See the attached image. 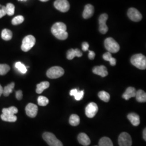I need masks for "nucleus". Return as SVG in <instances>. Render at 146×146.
Returning <instances> with one entry per match:
<instances>
[{"label": "nucleus", "mask_w": 146, "mask_h": 146, "mask_svg": "<svg viewBox=\"0 0 146 146\" xmlns=\"http://www.w3.org/2000/svg\"><path fill=\"white\" fill-rule=\"evenodd\" d=\"M51 31L53 35L58 40H64L68 38V34L67 32V26L64 23H55L52 27Z\"/></svg>", "instance_id": "nucleus-1"}, {"label": "nucleus", "mask_w": 146, "mask_h": 146, "mask_svg": "<svg viewBox=\"0 0 146 146\" xmlns=\"http://www.w3.org/2000/svg\"><path fill=\"white\" fill-rule=\"evenodd\" d=\"M42 137L49 146H63L62 142L52 133L45 132L43 133Z\"/></svg>", "instance_id": "nucleus-3"}, {"label": "nucleus", "mask_w": 146, "mask_h": 146, "mask_svg": "<svg viewBox=\"0 0 146 146\" xmlns=\"http://www.w3.org/2000/svg\"><path fill=\"white\" fill-rule=\"evenodd\" d=\"M89 47V45L88 42H84L82 43V50L84 51V52H86V51L88 50Z\"/></svg>", "instance_id": "nucleus-37"}, {"label": "nucleus", "mask_w": 146, "mask_h": 146, "mask_svg": "<svg viewBox=\"0 0 146 146\" xmlns=\"http://www.w3.org/2000/svg\"><path fill=\"white\" fill-rule=\"evenodd\" d=\"M127 118L130 121L131 124L134 126H137L140 123V116L134 113H131L127 116Z\"/></svg>", "instance_id": "nucleus-18"}, {"label": "nucleus", "mask_w": 146, "mask_h": 146, "mask_svg": "<svg viewBox=\"0 0 146 146\" xmlns=\"http://www.w3.org/2000/svg\"><path fill=\"white\" fill-rule=\"evenodd\" d=\"M5 15H7L5 6L0 5V18H2Z\"/></svg>", "instance_id": "nucleus-35"}, {"label": "nucleus", "mask_w": 146, "mask_h": 146, "mask_svg": "<svg viewBox=\"0 0 146 146\" xmlns=\"http://www.w3.org/2000/svg\"><path fill=\"white\" fill-rule=\"evenodd\" d=\"M2 94H3V88L2 86L0 84V96H1Z\"/></svg>", "instance_id": "nucleus-40"}, {"label": "nucleus", "mask_w": 146, "mask_h": 146, "mask_svg": "<svg viewBox=\"0 0 146 146\" xmlns=\"http://www.w3.org/2000/svg\"><path fill=\"white\" fill-rule=\"evenodd\" d=\"M36 42V39L35 37L33 35H28L25 37L23 41L21 46V49L23 52H28L35 45Z\"/></svg>", "instance_id": "nucleus-5"}, {"label": "nucleus", "mask_w": 146, "mask_h": 146, "mask_svg": "<svg viewBox=\"0 0 146 146\" xmlns=\"http://www.w3.org/2000/svg\"><path fill=\"white\" fill-rule=\"evenodd\" d=\"M98 106L95 102L89 103L86 108L85 113L89 118H93L98 111Z\"/></svg>", "instance_id": "nucleus-9"}, {"label": "nucleus", "mask_w": 146, "mask_h": 146, "mask_svg": "<svg viewBox=\"0 0 146 146\" xmlns=\"http://www.w3.org/2000/svg\"><path fill=\"white\" fill-rule=\"evenodd\" d=\"M1 118L4 121L9 122H14L17 120V117L15 115H7L2 114L1 115Z\"/></svg>", "instance_id": "nucleus-27"}, {"label": "nucleus", "mask_w": 146, "mask_h": 146, "mask_svg": "<svg viewBox=\"0 0 146 146\" xmlns=\"http://www.w3.org/2000/svg\"><path fill=\"white\" fill-rule=\"evenodd\" d=\"M136 99L139 102H146V94L145 92L140 89L136 92Z\"/></svg>", "instance_id": "nucleus-20"}, {"label": "nucleus", "mask_w": 146, "mask_h": 146, "mask_svg": "<svg viewBox=\"0 0 146 146\" xmlns=\"http://www.w3.org/2000/svg\"><path fill=\"white\" fill-rule=\"evenodd\" d=\"M108 16L107 14H102L100 16L99 18V31L101 34H105L108 31V28L106 25V22L108 20Z\"/></svg>", "instance_id": "nucleus-10"}, {"label": "nucleus", "mask_w": 146, "mask_h": 146, "mask_svg": "<svg viewBox=\"0 0 146 146\" xmlns=\"http://www.w3.org/2000/svg\"><path fill=\"white\" fill-rule=\"evenodd\" d=\"M118 142L120 146H131L132 145V140L131 135L126 132H123L120 134Z\"/></svg>", "instance_id": "nucleus-7"}, {"label": "nucleus", "mask_w": 146, "mask_h": 146, "mask_svg": "<svg viewBox=\"0 0 146 146\" xmlns=\"http://www.w3.org/2000/svg\"><path fill=\"white\" fill-rule=\"evenodd\" d=\"M64 73V70L62 67L59 66H54L49 68L47 72L48 78L55 79L61 77Z\"/></svg>", "instance_id": "nucleus-6"}, {"label": "nucleus", "mask_w": 146, "mask_h": 146, "mask_svg": "<svg viewBox=\"0 0 146 146\" xmlns=\"http://www.w3.org/2000/svg\"><path fill=\"white\" fill-rule=\"evenodd\" d=\"M25 110L27 115L29 117L34 118L36 116L38 111V107L36 104L29 103L27 105Z\"/></svg>", "instance_id": "nucleus-12"}, {"label": "nucleus", "mask_w": 146, "mask_h": 146, "mask_svg": "<svg viewBox=\"0 0 146 146\" xmlns=\"http://www.w3.org/2000/svg\"><path fill=\"white\" fill-rule=\"evenodd\" d=\"M103 58L104 59L105 61H109L110 64L112 66H114L116 64V60L115 58H113L111 56V53L110 52H107L104 53L103 55Z\"/></svg>", "instance_id": "nucleus-22"}, {"label": "nucleus", "mask_w": 146, "mask_h": 146, "mask_svg": "<svg viewBox=\"0 0 146 146\" xmlns=\"http://www.w3.org/2000/svg\"><path fill=\"white\" fill-rule=\"evenodd\" d=\"M17 113H18V110L14 106H11L9 108H3L2 110V114H4L15 115Z\"/></svg>", "instance_id": "nucleus-28"}, {"label": "nucleus", "mask_w": 146, "mask_h": 146, "mask_svg": "<svg viewBox=\"0 0 146 146\" xmlns=\"http://www.w3.org/2000/svg\"><path fill=\"white\" fill-rule=\"evenodd\" d=\"M24 17L23 16L19 15L15 17L11 21L13 25H17L22 23L24 21Z\"/></svg>", "instance_id": "nucleus-34"}, {"label": "nucleus", "mask_w": 146, "mask_h": 146, "mask_svg": "<svg viewBox=\"0 0 146 146\" xmlns=\"http://www.w3.org/2000/svg\"><path fill=\"white\" fill-rule=\"evenodd\" d=\"M99 146H113L111 139L108 137H103L100 140Z\"/></svg>", "instance_id": "nucleus-26"}, {"label": "nucleus", "mask_w": 146, "mask_h": 146, "mask_svg": "<svg viewBox=\"0 0 146 146\" xmlns=\"http://www.w3.org/2000/svg\"><path fill=\"white\" fill-rule=\"evenodd\" d=\"M100 99L105 102H108L110 100V95L105 91H101L98 93Z\"/></svg>", "instance_id": "nucleus-29"}, {"label": "nucleus", "mask_w": 146, "mask_h": 146, "mask_svg": "<svg viewBox=\"0 0 146 146\" xmlns=\"http://www.w3.org/2000/svg\"><path fill=\"white\" fill-rule=\"evenodd\" d=\"M70 95L74 96L75 99L76 100L80 101L82 99L84 98V90L78 91L77 89H73L70 92Z\"/></svg>", "instance_id": "nucleus-19"}, {"label": "nucleus", "mask_w": 146, "mask_h": 146, "mask_svg": "<svg viewBox=\"0 0 146 146\" xmlns=\"http://www.w3.org/2000/svg\"><path fill=\"white\" fill-rule=\"evenodd\" d=\"M78 140L81 145L84 146H88L91 142L88 135L84 133H81L78 134Z\"/></svg>", "instance_id": "nucleus-15"}, {"label": "nucleus", "mask_w": 146, "mask_h": 146, "mask_svg": "<svg viewBox=\"0 0 146 146\" xmlns=\"http://www.w3.org/2000/svg\"><path fill=\"white\" fill-rule=\"evenodd\" d=\"M136 92L135 88L129 87L125 90V92L122 95V98L125 100H128L131 98L135 97Z\"/></svg>", "instance_id": "nucleus-17"}, {"label": "nucleus", "mask_w": 146, "mask_h": 146, "mask_svg": "<svg viewBox=\"0 0 146 146\" xmlns=\"http://www.w3.org/2000/svg\"><path fill=\"white\" fill-rule=\"evenodd\" d=\"M82 56V52L78 49H70L67 52V58L69 60H73L76 56L81 57Z\"/></svg>", "instance_id": "nucleus-16"}, {"label": "nucleus", "mask_w": 146, "mask_h": 146, "mask_svg": "<svg viewBox=\"0 0 146 146\" xmlns=\"http://www.w3.org/2000/svg\"><path fill=\"white\" fill-rule=\"evenodd\" d=\"M23 97V94L22 91L21 90H19L18 91L16 92V98L18 100H21Z\"/></svg>", "instance_id": "nucleus-36"}, {"label": "nucleus", "mask_w": 146, "mask_h": 146, "mask_svg": "<svg viewBox=\"0 0 146 146\" xmlns=\"http://www.w3.org/2000/svg\"><path fill=\"white\" fill-rule=\"evenodd\" d=\"M10 70V67L6 64H0V75H4Z\"/></svg>", "instance_id": "nucleus-33"}, {"label": "nucleus", "mask_w": 146, "mask_h": 146, "mask_svg": "<svg viewBox=\"0 0 146 146\" xmlns=\"http://www.w3.org/2000/svg\"><path fill=\"white\" fill-rule=\"evenodd\" d=\"M89 55L88 57L89 58L90 60H94V58L95 56V53L93 52V51H90L89 50Z\"/></svg>", "instance_id": "nucleus-38"}, {"label": "nucleus", "mask_w": 146, "mask_h": 146, "mask_svg": "<svg viewBox=\"0 0 146 146\" xmlns=\"http://www.w3.org/2000/svg\"><path fill=\"white\" fill-rule=\"evenodd\" d=\"M131 63L135 67L141 70L146 69V58L142 54L134 55L131 58Z\"/></svg>", "instance_id": "nucleus-2"}, {"label": "nucleus", "mask_w": 146, "mask_h": 146, "mask_svg": "<svg viewBox=\"0 0 146 146\" xmlns=\"http://www.w3.org/2000/svg\"><path fill=\"white\" fill-rule=\"evenodd\" d=\"M15 84L14 82H11V84L6 86L4 88H3V94L5 96H9L12 93L13 89L14 88Z\"/></svg>", "instance_id": "nucleus-24"}, {"label": "nucleus", "mask_w": 146, "mask_h": 146, "mask_svg": "<svg viewBox=\"0 0 146 146\" xmlns=\"http://www.w3.org/2000/svg\"><path fill=\"white\" fill-rule=\"evenodd\" d=\"M6 7V11H7V15L9 16L13 15L14 14L15 12V6L11 3H7Z\"/></svg>", "instance_id": "nucleus-30"}, {"label": "nucleus", "mask_w": 146, "mask_h": 146, "mask_svg": "<svg viewBox=\"0 0 146 146\" xmlns=\"http://www.w3.org/2000/svg\"><path fill=\"white\" fill-rule=\"evenodd\" d=\"M143 138L145 140V141H146V128L143 131Z\"/></svg>", "instance_id": "nucleus-39"}, {"label": "nucleus", "mask_w": 146, "mask_h": 146, "mask_svg": "<svg viewBox=\"0 0 146 146\" xmlns=\"http://www.w3.org/2000/svg\"><path fill=\"white\" fill-rule=\"evenodd\" d=\"M54 5L56 9L63 13L67 12L70 9V5L67 0H56Z\"/></svg>", "instance_id": "nucleus-8"}, {"label": "nucleus", "mask_w": 146, "mask_h": 146, "mask_svg": "<svg viewBox=\"0 0 146 146\" xmlns=\"http://www.w3.org/2000/svg\"><path fill=\"white\" fill-rule=\"evenodd\" d=\"M69 123L73 126H76L80 124V119L78 115L76 114H72L69 117Z\"/></svg>", "instance_id": "nucleus-25"}, {"label": "nucleus", "mask_w": 146, "mask_h": 146, "mask_svg": "<svg viewBox=\"0 0 146 146\" xmlns=\"http://www.w3.org/2000/svg\"><path fill=\"white\" fill-rule=\"evenodd\" d=\"M38 104L40 106H46L49 104V100L43 96H40L37 99Z\"/></svg>", "instance_id": "nucleus-31"}, {"label": "nucleus", "mask_w": 146, "mask_h": 146, "mask_svg": "<svg viewBox=\"0 0 146 146\" xmlns=\"http://www.w3.org/2000/svg\"><path fill=\"white\" fill-rule=\"evenodd\" d=\"M20 1H24V0H20Z\"/></svg>", "instance_id": "nucleus-42"}, {"label": "nucleus", "mask_w": 146, "mask_h": 146, "mask_svg": "<svg viewBox=\"0 0 146 146\" xmlns=\"http://www.w3.org/2000/svg\"><path fill=\"white\" fill-rule=\"evenodd\" d=\"M94 8L93 5L88 4L85 6L83 12V17L84 19H88L93 15Z\"/></svg>", "instance_id": "nucleus-14"}, {"label": "nucleus", "mask_w": 146, "mask_h": 146, "mask_svg": "<svg viewBox=\"0 0 146 146\" xmlns=\"http://www.w3.org/2000/svg\"><path fill=\"white\" fill-rule=\"evenodd\" d=\"M1 37L5 41H9L12 38L13 33L11 30L8 29H3L1 33Z\"/></svg>", "instance_id": "nucleus-23"}, {"label": "nucleus", "mask_w": 146, "mask_h": 146, "mask_svg": "<svg viewBox=\"0 0 146 146\" xmlns=\"http://www.w3.org/2000/svg\"><path fill=\"white\" fill-rule=\"evenodd\" d=\"M104 47L110 53H116L120 50V46L115 40L111 37L107 38L104 41Z\"/></svg>", "instance_id": "nucleus-4"}, {"label": "nucleus", "mask_w": 146, "mask_h": 146, "mask_svg": "<svg viewBox=\"0 0 146 146\" xmlns=\"http://www.w3.org/2000/svg\"><path fill=\"white\" fill-rule=\"evenodd\" d=\"M93 72L95 74L98 75L101 77H106L108 75V72L107 69L104 66H96L93 69Z\"/></svg>", "instance_id": "nucleus-13"}, {"label": "nucleus", "mask_w": 146, "mask_h": 146, "mask_svg": "<svg viewBox=\"0 0 146 146\" xmlns=\"http://www.w3.org/2000/svg\"><path fill=\"white\" fill-rule=\"evenodd\" d=\"M127 15L131 21L139 22L142 19V16L140 11L134 8H131L128 9Z\"/></svg>", "instance_id": "nucleus-11"}, {"label": "nucleus", "mask_w": 146, "mask_h": 146, "mask_svg": "<svg viewBox=\"0 0 146 146\" xmlns=\"http://www.w3.org/2000/svg\"><path fill=\"white\" fill-rule=\"evenodd\" d=\"M40 1H41V2H47L48 1H49V0H40Z\"/></svg>", "instance_id": "nucleus-41"}, {"label": "nucleus", "mask_w": 146, "mask_h": 146, "mask_svg": "<svg viewBox=\"0 0 146 146\" xmlns=\"http://www.w3.org/2000/svg\"><path fill=\"white\" fill-rule=\"evenodd\" d=\"M15 67L22 74H25L27 72L26 67L20 62H17L15 63Z\"/></svg>", "instance_id": "nucleus-32"}, {"label": "nucleus", "mask_w": 146, "mask_h": 146, "mask_svg": "<svg viewBox=\"0 0 146 146\" xmlns=\"http://www.w3.org/2000/svg\"><path fill=\"white\" fill-rule=\"evenodd\" d=\"M50 84L48 81H43L40 84H37L36 86V92L37 94H41L42 92L46 89L49 88Z\"/></svg>", "instance_id": "nucleus-21"}]
</instances>
